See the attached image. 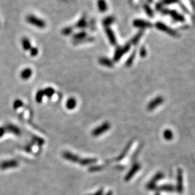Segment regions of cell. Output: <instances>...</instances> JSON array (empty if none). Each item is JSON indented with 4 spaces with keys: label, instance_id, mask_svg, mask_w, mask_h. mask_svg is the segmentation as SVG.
Returning a JSON list of instances; mask_svg holds the SVG:
<instances>
[{
    "label": "cell",
    "instance_id": "1",
    "mask_svg": "<svg viewBox=\"0 0 195 195\" xmlns=\"http://www.w3.org/2000/svg\"><path fill=\"white\" fill-rule=\"evenodd\" d=\"M110 128V124L108 122H105L103 123H102L101 126L99 127H96L93 131H92V135L94 137H98L100 136V135L103 134V133L109 131Z\"/></svg>",
    "mask_w": 195,
    "mask_h": 195
},
{
    "label": "cell",
    "instance_id": "2",
    "mask_svg": "<svg viewBox=\"0 0 195 195\" xmlns=\"http://www.w3.org/2000/svg\"><path fill=\"white\" fill-rule=\"evenodd\" d=\"M19 166V162L15 160H8L0 163V168L2 170H6L8 168H15Z\"/></svg>",
    "mask_w": 195,
    "mask_h": 195
},
{
    "label": "cell",
    "instance_id": "3",
    "mask_svg": "<svg viewBox=\"0 0 195 195\" xmlns=\"http://www.w3.org/2000/svg\"><path fill=\"white\" fill-rule=\"evenodd\" d=\"M62 156H63V157L65 160H67L70 161L71 162L80 163V162H81V158L79 156L72 153H70L69 152H64L63 153H62Z\"/></svg>",
    "mask_w": 195,
    "mask_h": 195
},
{
    "label": "cell",
    "instance_id": "4",
    "mask_svg": "<svg viewBox=\"0 0 195 195\" xmlns=\"http://www.w3.org/2000/svg\"><path fill=\"white\" fill-rule=\"evenodd\" d=\"M140 168V165L139 164H135L133 165V166L131 167V168L130 169V171H129V172L127 174V175L125 177V181H129L131 179V178L132 177H134V175H135V174L139 170Z\"/></svg>",
    "mask_w": 195,
    "mask_h": 195
},
{
    "label": "cell",
    "instance_id": "5",
    "mask_svg": "<svg viewBox=\"0 0 195 195\" xmlns=\"http://www.w3.org/2000/svg\"><path fill=\"white\" fill-rule=\"evenodd\" d=\"M5 128L6 129V131L11 132L16 136H20L21 134V131L20 128L13 125V124H12V123L6 124V125L5 126Z\"/></svg>",
    "mask_w": 195,
    "mask_h": 195
},
{
    "label": "cell",
    "instance_id": "6",
    "mask_svg": "<svg viewBox=\"0 0 195 195\" xmlns=\"http://www.w3.org/2000/svg\"><path fill=\"white\" fill-rule=\"evenodd\" d=\"M27 20H28V21L30 24H32L34 25H36L40 28H43L45 26V23H44L42 20L38 19V18L35 17L34 16H31V15L29 16L28 17V19H27Z\"/></svg>",
    "mask_w": 195,
    "mask_h": 195
},
{
    "label": "cell",
    "instance_id": "7",
    "mask_svg": "<svg viewBox=\"0 0 195 195\" xmlns=\"http://www.w3.org/2000/svg\"><path fill=\"white\" fill-rule=\"evenodd\" d=\"M177 191L179 193H182L183 191V180L181 171H179L177 173Z\"/></svg>",
    "mask_w": 195,
    "mask_h": 195
},
{
    "label": "cell",
    "instance_id": "8",
    "mask_svg": "<svg viewBox=\"0 0 195 195\" xmlns=\"http://www.w3.org/2000/svg\"><path fill=\"white\" fill-rule=\"evenodd\" d=\"M163 101H164V99L162 98V97L156 98L154 100H152L149 103V105L148 106V109L149 110H153L155 107H156L157 106L160 105Z\"/></svg>",
    "mask_w": 195,
    "mask_h": 195
},
{
    "label": "cell",
    "instance_id": "9",
    "mask_svg": "<svg viewBox=\"0 0 195 195\" xmlns=\"http://www.w3.org/2000/svg\"><path fill=\"white\" fill-rule=\"evenodd\" d=\"M163 176H164V175L162 174H156L154 177V178L148 184L147 188L149 189H153L155 188V183L157 181H158L160 179H162V177H163Z\"/></svg>",
    "mask_w": 195,
    "mask_h": 195
},
{
    "label": "cell",
    "instance_id": "10",
    "mask_svg": "<svg viewBox=\"0 0 195 195\" xmlns=\"http://www.w3.org/2000/svg\"><path fill=\"white\" fill-rule=\"evenodd\" d=\"M97 162V160L96 158H81V160L80 162V164L83 166H87L89 165L94 164Z\"/></svg>",
    "mask_w": 195,
    "mask_h": 195
},
{
    "label": "cell",
    "instance_id": "11",
    "mask_svg": "<svg viewBox=\"0 0 195 195\" xmlns=\"http://www.w3.org/2000/svg\"><path fill=\"white\" fill-rule=\"evenodd\" d=\"M32 74V71L30 68H25L22 71L20 74V77L24 80L29 79Z\"/></svg>",
    "mask_w": 195,
    "mask_h": 195
},
{
    "label": "cell",
    "instance_id": "12",
    "mask_svg": "<svg viewBox=\"0 0 195 195\" xmlns=\"http://www.w3.org/2000/svg\"><path fill=\"white\" fill-rule=\"evenodd\" d=\"M77 105V101L74 98H70L66 103V106L68 110H73Z\"/></svg>",
    "mask_w": 195,
    "mask_h": 195
},
{
    "label": "cell",
    "instance_id": "13",
    "mask_svg": "<svg viewBox=\"0 0 195 195\" xmlns=\"http://www.w3.org/2000/svg\"><path fill=\"white\" fill-rule=\"evenodd\" d=\"M99 62L100 64L104 65V66H106V67H112L113 66V64L112 62L108 58H101L100 60H99Z\"/></svg>",
    "mask_w": 195,
    "mask_h": 195
},
{
    "label": "cell",
    "instance_id": "14",
    "mask_svg": "<svg viewBox=\"0 0 195 195\" xmlns=\"http://www.w3.org/2000/svg\"><path fill=\"white\" fill-rule=\"evenodd\" d=\"M98 5L99 10L102 12L106 11V9H107V5H106L105 0H99Z\"/></svg>",
    "mask_w": 195,
    "mask_h": 195
},
{
    "label": "cell",
    "instance_id": "15",
    "mask_svg": "<svg viewBox=\"0 0 195 195\" xmlns=\"http://www.w3.org/2000/svg\"><path fill=\"white\" fill-rule=\"evenodd\" d=\"M44 95H46L48 98L51 97L55 93V90L52 87H47L43 90Z\"/></svg>",
    "mask_w": 195,
    "mask_h": 195
},
{
    "label": "cell",
    "instance_id": "16",
    "mask_svg": "<svg viewBox=\"0 0 195 195\" xmlns=\"http://www.w3.org/2000/svg\"><path fill=\"white\" fill-rule=\"evenodd\" d=\"M44 96L43 90H39L38 91V93H36V95H35V100L39 103H40L42 101V98Z\"/></svg>",
    "mask_w": 195,
    "mask_h": 195
},
{
    "label": "cell",
    "instance_id": "17",
    "mask_svg": "<svg viewBox=\"0 0 195 195\" xmlns=\"http://www.w3.org/2000/svg\"><path fill=\"white\" fill-rule=\"evenodd\" d=\"M160 190L161 191H168V192H172L173 191H174V186H171V185H164L161 186L160 188Z\"/></svg>",
    "mask_w": 195,
    "mask_h": 195
},
{
    "label": "cell",
    "instance_id": "18",
    "mask_svg": "<svg viewBox=\"0 0 195 195\" xmlns=\"http://www.w3.org/2000/svg\"><path fill=\"white\" fill-rule=\"evenodd\" d=\"M22 46L25 50H29L31 49L30 42L28 39L26 38H24L22 39Z\"/></svg>",
    "mask_w": 195,
    "mask_h": 195
},
{
    "label": "cell",
    "instance_id": "19",
    "mask_svg": "<svg viewBox=\"0 0 195 195\" xmlns=\"http://www.w3.org/2000/svg\"><path fill=\"white\" fill-rule=\"evenodd\" d=\"M106 33H107V34L109 35V39L111 41V43L114 44L115 43V36H114L113 32H112V31L110 29H108L107 31H106Z\"/></svg>",
    "mask_w": 195,
    "mask_h": 195
},
{
    "label": "cell",
    "instance_id": "20",
    "mask_svg": "<svg viewBox=\"0 0 195 195\" xmlns=\"http://www.w3.org/2000/svg\"><path fill=\"white\" fill-rule=\"evenodd\" d=\"M23 106V102L20 100H16L13 103L14 109H18Z\"/></svg>",
    "mask_w": 195,
    "mask_h": 195
},
{
    "label": "cell",
    "instance_id": "21",
    "mask_svg": "<svg viewBox=\"0 0 195 195\" xmlns=\"http://www.w3.org/2000/svg\"><path fill=\"white\" fill-rule=\"evenodd\" d=\"M172 136H173V134H172V132L171 131H169V130H167V131H166L165 132H164V137H165V138L166 139H171L172 138Z\"/></svg>",
    "mask_w": 195,
    "mask_h": 195
},
{
    "label": "cell",
    "instance_id": "22",
    "mask_svg": "<svg viewBox=\"0 0 195 195\" xmlns=\"http://www.w3.org/2000/svg\"><path fill=\"white\" fill-rule=\"evenodd\" d=\"M101 169H102V167L100 166H93V167L90 168L89 171L90 172H97V171H101Z\"/></svg>",
    "mask_w": 195,
    "mask_h": 195
},
{
    "label": "cell",
    "instance_id": "23",
    "mask_svg": "<svg viewBox=\"0 0 195 195\" xmlns=\"http://www.w3.org/2000/svg\"><path fill=\"white\" fill-rule=\"evenodd\" d=\"M38 50L37 48H32L31 50V55L32 57H35L38 55Z\"/></svg>",
    "mask_w": 195,
    "mask_h": 195
},
{
    "label": "cell",
    "instance_id": "24",
    "mask_svg": "<svg viewBox=\"0 0 195 195\" xmlns=\"http://www.w3.org/2000/svg\"><path fill=\"white\" fill-rule=\"evenodd\" d=\"M113 22V19L112 17H109L104 20V24L106 25H109Z\"/></svg>",
    "mask_w": 195,
    "mask_h": 195
},
{
    "label": "cell",
    "instance_id": "25",
    "mask_svg": "<svg viewBox=\"0 0 195 195\" xmlns=\"http://www.w3.org/2000/svg\"><path fill=\"white\" fill-rule=\"evenodd\" d=\"M87 195H103V189H100L93 194H87Z\"/></svg>",
    "mask_w": 195,
    "mask_h": 195
},
{
    "label": "cell",
    "instance_id": "26",
    "mask_svg": "<svg viewBox=\"0 0 195 195\" xmlns=\"http://www.w3.org/2000/svg\"><path fill=\"white\" fill-rule=\"evenodd\" d=\"M6 132L5 127H0V138H2L5 134Z\"/></svg>",
    "mask_w": 195,
    "mask_h": 195
},
{
    "label": "cell",
    "instance_id": "27",
    "mask_svg": "<svg viewBox=\"0 0 195 195\" xmlns=\"http://www.w3.org/2000/svg\"><path fill=\"white\" fill-rule=\"evenodd\" d=\"M84 24H85V22L84 21V20H81L79 22V24H78V25H79V26H83Z\"/></svg>",
    "mask_w": 195,
    "mask_h": 195
},
{
    "label": "cell",
    "instance_id": "28",
    "mask_svg": "<svg viewBox=\"0 0 195 195\" xmlns=\"http://www.w3.org/2000/svg\"><path fill=\"white\" fill-rule=\"evenodd\" d=\"M105 195H113V192L112 191H109V192L106 193Z\"/></svg>",
    "mask_w": 195,
    "mask_h": 195
},
{
    "label": "cell",
    "instance_id": "29",
    "mask_svg": "<svg viewBox=\"0 0 195 195\" xmlns=\"http://www.w3.org/2000/svg\"><path fill=\"white\" fill-rule=\"evenodd\" d=\"M156 195H159V194H158V193H156Z\"/></svg>",
    "mask_w": 195,
    "mask_h": 195
}]
</instances>
